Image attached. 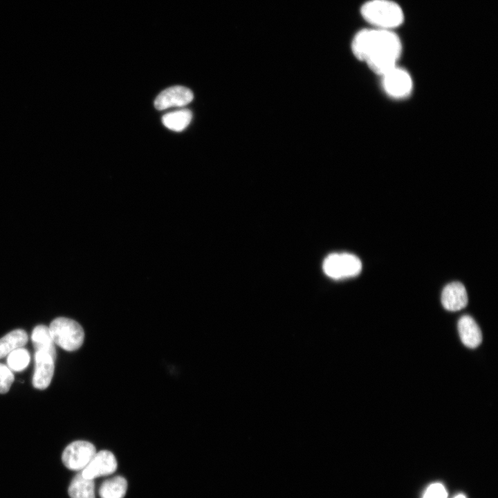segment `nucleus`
<instances>
[{"instance_id": "obj_1", "label": "nucleus", "mask_w": 498, "mask_h": 498, "mask_svg": "<svg viewBox=\"0 0 498 498\" xmlns=\"http://www.w3.org/2000/svg\"><path fill=\"white\" fill-rule=\"evenodd\" d=\"M351 50L358 60L365 62L373 72L382 76L397 66L402 44L394 31L370 27L355 35Z\"/></svg>"}, {"instance_id": "obj_2", "label": "nucleus", "mask_w": 498, "mask_h": 498, "mask_svg": "<svg viewBox=\"0 0 498 498\" xmlns=\"http://www.w3.org/2000/svg\"><path fill=\"white\" fill-rule=\"evenodd\" d=\"M360 14L370 27L386 30L394 31L405 19L402 8L391 0H369L362 5Z\"/></svg>"}, {"instance_id": "obj_3", "label": "nucleus", "mask_w": 498, "mask_h": 498, "mask_svg": "<svg viewBox=\"0 0 498 498\" xmlns=\"http://www.w3.org/2000/svg\"><path fill=\"white\" fill-rule=\"evenodd\" d=\"M55 344L67 351L77 350L83 344L84 332L76 321L64 317L54 319L48 326Z\"/></svg>"}, {"instance_id": "obj_4", "label": "nucleus", "mask_w": 498, "mask_h": 498, "mask_svg": "<svg viewBox=\"0 0 498 498\" xmlns=\"http://www.w3.org/2000/svg\"><path fill=\"white\" fill-rule=\"evenodd\" d=\"M322 268L329 277L340 279L358 275L362 270V263L353 254L333 253L324 260Z\"/></svg>"}, {"instance_id": "obj_5", "label": "nucleus", "mask_w": 498, "mask_h": 498, "mask_svg": "<svg viewBox=\"0 0 498 498\" xmlns=\"http://www.w3.org/2000/svg\"><path fill=\"white\" fill-rule=\"evenodd\" d=\"M96 453L95 446L85 441H75L64 449L62 460L69 470L82 471Z\"/></svg>"}, {"instance_id": "obj_6", "label": "nucleus", "mask_w": 498, "mask_h": 498, "mask_svg": "<svg viewBox=\"0 0 498 498\" xmlns=\"http://www.w3.org/2000/svg\"><path fill=\"white\" fill-rule=\"evenodd\" d=\"M385 92L392 98H403L412 89V80L409 73L398 66L382 75Z\"/></svg>"}, {"instance_id": "obj_7", "label": "nucleus", "mask_w": 498, "mask_h": 498, "mask_svg": "<svg viewBox=\"0 0 498 498\" xmlns=\"http://www.w3.org/2000/svg\"><path fill=\"white\" fill-rule=\"evenodd\" d=\"M56 355L43 350L35 351L33 385L40 390L46 389L52 380Z\"/></svg>"}, {"instance_id": "obj_8", "label": "nucleus", "mask_w": 498, "mask_h": 498, "mask_svg": "<svg viewBox=\"0 0 498 498\" xmlns=\"http://www.w3.org/2000/svg\"><path fill=\"white\" fill-rule=\"evenodd\" d=\"M117 461L114 454L109 450L96 452L87 465L80 471L85 478L95 479L113 474L117 469Z\"/></svg>"}, {"instance_id": "obj_9", "label": "nucleus", "mask_w": 498, "mask_h": 498, "mask_svg": "<svg viewBox=\"0 0 498 498\" xmlns=\"http://www.w3.org/2000/svg\"><path fill=\"white\" fill-rule=\"evenodd\" d=\"M192 99L193 93L189 89L176 86L163 91L156 97L154 106L158 110H163L172 107L184 106Z\"/></svg>"}, {"instance_id": "obj_10", "label": "nucleus", "mask_w": 498, "mask_h": 498, "mask_svg": "<svg viewBox=\"0 0 498 498\" xmlns=\"http://www.w3.org/2000/svg\"><path fill=\"white\" fill-rule=\"evenodd\" d=\"M468 302L466 289L461 282H451L444 287L441 294V303L446 310H461L467 306Z\"/></svg>"}, {"instance_id": "obj_11", "label": "nucleus", "mask_w": 498, "mask_h": 498, "mask_svg": "<svg viewBox=\"0 0 498 498\" xmlns=\"http://www.w3.org/2000/svg\"><path fill=\"white\" fill-rule=\"evenodd\" d=\"M458 331L462 343L467 347L474 349L482 342L481 331L470 315H463L458 322Z\"/></svg>"}, {"instance_id": "obj_12", "label": "nucleus", "mask_w": 498, "mask_h": 498, "mask_svg": "<svg viewBox=\"0 0 498 498\" xmlns=\"http://www.w3.org/2000/svg\"><path fill=\"white\" fill-rule=\"evenodd\" d=\"M28 340L26 332L21 329L13 330L3 336L0 338V359L25 346Z\"/></svg>"}, {"instance_id": "obj_13", "label": "nucleus", "mask_w": 498, "mask_h": 498, "mask_svg": "<svg viewBox=\"0 0 498 498\" xmlns=\"http://www.w3.org/2000/svg\"><path fill=\"white\" fill-rule=\"evenodd\" d=\"M68 492L71 498H95L94 481L80 472L72 479Z\"/></svg>"}, {"instance_id": "obj_14", "label": "nucleus", "mask_w": 498, "mask_h": 498, "mask_svg": "<svg viewBox=\"0 0 498 498\" xmlns=\"http://www.w3.org/2000/svg\"><path fill=\"white\" fill-rule=\"evenodd\" d=\"M127 490V482L121 476L104 481L99 490L101 498H123Z\"/></svg>"}, {"instance_id": "obj_15", "label": "nucleus", "mask_w": 498, "mask_h": 498, "mask_svg": "<svg viewBox=\"0 0 498 498\" xmlns=\"http://www.w3.org/2000/svg\"><path fill=\"white\" fill-rule=\"evenodd\" d=\"M31 340L35 351L43 350L56 355L55 343L48 326L42 324L36 326L33 330Z\"/></svg>"}, {"instance_id": "obj_16", "label": "nucleus", "mask_w": 498, "mask_h": 498, "mask_svg": "<svg viewBox=\"0 0 498 498\" xmlns=\"http://www.w3.org/2000/svg\"><path fill=\"white\" fill-rule=\"evenodd\" d=\"M192 117V114L190 110L183 109L165 114L162 121L168 129L181 131L190 124Z\"/></svg>"}, {"instance_id": "obj_17", "label": "nucleus", "mask_w": 498, "mask_h": 498, "mask_svg": "<svg viewBox=\"0 0 498 498\" xmlns=\"http://www.w3.org/2000/svg\"><path fill=\"white\" fill-rule=\"evenodd\" d=\"M30 360L29 352L24 348L17 349L7 356V366L11 371H21L25 369Z\"/></svg>"}, {"instance_id": "obj_18", "label": "nucleus", "mask_w": 498, "mask_h": 498, "mask_svg": "<svg viewBox=\"0 0 498 498\" xmlns=\"http://www.w3.org/2000/svg\"><path fill=\"white\" fill-rule=\"evenodd\" d=\"M14 381V375L6 365L0 363V394H6Z\"/></svg>"}, {"instance_id": "obj_19", "label": "nucleus", "mask_w": 498, "mask_h": 498, "mask_svg": "<svg viewBox=\"0 0 498 498\" xmlns=\"http://www.w3.org/2000/svg\"><path fill=\"white\" fill-rule=\"evenodd\" d=\"M448 492L441 483H434L428 486L423 498H447Z\"/></svg>"}, {"instance_id": "obj_20", "label": "nucleus", "mask_w": 498, "mask_h": 498, "mask_svg": "<svg viewBox=\"0 0 498 498\" xmlns=\"http://www.w3.org/2000/svg\"><path fill=\"white\" fill-rule=\"evenodd\" d=\"M454 498H466V497L463 494H459L456 496H455Z\"/></svg>"}]
</instances>
